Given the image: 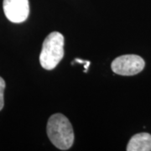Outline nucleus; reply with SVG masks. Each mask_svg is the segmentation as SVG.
Returning a JSON list of instances; mask_svg holds the SVG:
<instances>
[{"label":"nucleus","instance_id":"obj_3","mask_svg":"<svg viewBox=\"0 0 151 151\" xmlns=\"http://www.w3.org/2000/svg\"><path fill=\"white\" fill-rule=\"evenodd\" d=\"M145 60L136 55H124L113 60L111 68L114 73L121 76H134L145 67Z\"/></svg>","mask_w":151,"mask_h":151},{"label":"nucleus","instance_id":"obj_4","mask_svg":"<svg viewBox=\"0 0 151 151\" xmlns=\"http://www.w3.org/2000/svg\"><path fill=\"white\" fill-rule=\"evenodd\" d=\"M3 8L7 19L16 24L25 21L29 14V0H4Z\"/></svg>","mask_w":151,"mask_h":151},{"label":"nucleus","instance_id":"obj_6","mask_svg":"<svg viewBox=\"0 0 151 151\" xmlns=\"http://www.w3.org/2000/svg\"><path fill=\"white\" fill-rule=\"evenodd\" d=\"M5 89V81L0 76V111L4 108V92Z\"/></svg>","mask_w":151,"mask_h":151},{"label":"nucleus","instance_id":"obj_2","mask_svg":"<svg viewBox=\"0 0 151 151\" xmlns=\"http://www.w3.org/2000/svg\"><path fill=\"white\" fill-rule=\"evenodd\" d=\"M64 56V36L59 32H51L45 39L40 55V62L44 69L52 70Z\"/></svg>","mask_w":151,"mask_h":151},{"label":"nucleus","instance_id":"obj_1","mask_svg":"<svg viewBox=\"0 0 151 151\" xmlns=\"http://www.w3.org/2000/svg\"><path fill=\"white\" fill-rule=\"evenodd\" d=\"M47 134L50 142L61 150H69L74 142V132L71 124L61 113L53 114L49 119Z\"/></svg>","mask_w":151,"mask_h":151},{"label":"nucleus","instance_id":"obj_5","mask_svg":"<svg viewBox=\"0 0 151 151\" xmlns=\"http://www.w3.org/2000/svg\"><path fill=\"white\" fill-rule=\"evenodd\" d=\"M128 151H150L151 135L147 133H140L134 135L127 145Z\"/></svg>","mask_w":151,"mask_h":151}]
</instances>
